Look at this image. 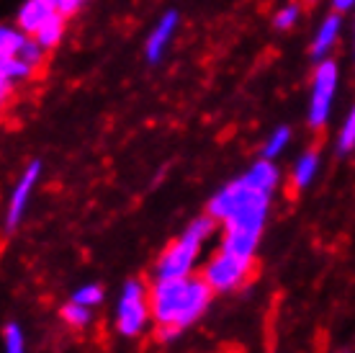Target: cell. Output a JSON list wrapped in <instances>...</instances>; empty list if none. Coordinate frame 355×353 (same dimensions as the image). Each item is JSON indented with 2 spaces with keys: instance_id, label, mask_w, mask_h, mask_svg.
Masks as SVG:
<instances>
[{
  "instance_id": "obj_1",
  "label": "cell",
  "mask_w": 355,
  "mask_h": 353,
  "mask_svg": "<svg viewBox=\"0 0 355 353\" xmlns=\"http://www.w3.org/2000/svg\"><path fill=\"white\" fill-rule=\"evenodd\" d=\"M270 199L273 194L252 183L245 173L222 186L211 196L209 214L216 222H224V253L240 258L245 263H252L255 247H258L268 212H270Z\"/></svg>"
},
{
  "instance_id": "obj_2",
  "label": "cell",
  "mask_w": 355,
  "mask_h": 353,
  "mask_svg": "<svg viewBox=\"0 0 355 353\" xmlns=\"http://www.w3.org/2000/svg\"><path fill=\"white\" fill-rule=\"evenodd\" d=\"M211 294L214 289L206 284V279L193 276L155 281L150 292L152 318L157 320V327H178L183 333L206 312Z\"/></svg>"
},
{
  "instance_id": "obj_3",
  "label": "cell",
  "mask_w": 355,
  "mask_h": 353,
  "mask_svg": "<svg viewBox=\"0 0 355 353\" xmlns=\"http://www.w3.org/2000/svg\"><path fill=\"white\" fill-rule=\"evenodd\" d=\"M214 227H216V220L211 214L206 217H198L186 227V232L173 243V245L165 250L155 265V281H165V279H183V276L191 274L196 258L201 253V245L211 238Z\"/></svg>"
},
{
  "instance_id": "obj_4",
  "label": "cell",
  "mask_w": 355,
  "mask_h": 353,
  "mask_svg": "<svg viewBox=\"0 0 355 353\" xmlns=\"http://www.w3.org/2000/svg\"><path fill=\"white\" fill-rule=\"evenodd\" d=\"M340 85V65L332 57L314 65L309 85V106H306V124L311 129H322L332 116L335 96Z\"/></svg>"
},
{
  "instance_id": "obj_5",
  "label": "cell",
  "mask_w": 355,
  "mask_h": 353,
  "mask_svg": "<svg viewBox=\"0 0 355 353\" xmlns=\"http://www.w3.org/2000/svg\"><path fill=\"white\" fill-rule=\"evenodd\" d=\"M150 315L152 309L150 299L144 294V286L134 279L126 281L124 289H121V297H119V304H116V330L126 338L137 336V333H142Z\"/></svg>"
},
{
  "instance_id": "obj_6",
  "label": "cell",
  "mask_w": 355,
  "mask_h": 353,
  "mask_svg": "<svg viewBox=\"0 0 355 353\" xmlns=\"http://www.w3.org/2000/svg\"><path fill=\"white\" fill-rule=\"evenodd\" d=\"M248 271H250V263H245V261H240V258H234L222 250L216 258H211V263L206 265L204 279L214 289V294H224L237 289L245 281Z\"/></svg>"
},
{
  "instance_id": "obj_7",
  "label": "cell",
  "mask_w": 355,
  "mask_h": 353,
  "mask_svg": "<svg viewBox=\"0 0 355 353\" xmlns=\"http://www.w3.org/2000/svg\"><path fill=\"white\" fill-rule=\"evenodd\" d=\"M39 178H42V163H39V160H31V163L26 165V170L18 176L13 191H10L8 212H6V230L8 232L16 230L18 224H21V220H24V212H26L28 199H31V194H34Z\"/></svg>"
},
{
  "instance_id": "obj_8",
  "label": "cell",
  "mask_w": 355,
  "mask_h": 353,
  "mask_svg": "<svg viewBox=\"0 0 355 353\" xmlns=\"http://www.w3.org/2000/svg\"><path fill=\"white\" fill-rule=\"evenodd\" d=\"M178 26H180V13L170 8V10H165V13L157 18V24L150 28V34L144 39V60L150 62V65H160L162 62V57L168 54L173 39H175Z\"/></svg>"
},
{
  "instance_id": "obj_9",
  "label": "cell",
  "mask_w": 355,
  "mask_h": 353,
  "mask_svg": "<svg viewBox=\"0 0 355 353\" xmlns=\"http://www.w3.org/2000/svg\"><path fill=\"white\" fill-rule=\"evenodd\" d=\"M340 36H343V13H327V16L322 18V24L317 26L314 36H311L309 42V57L314 62H322L327 60L332 49L338 47Z\"/></svg>"
},
{
  "instance_id": "obj_10",
  "label": "cell",
  "mask_w": 355,
  "mask_h": 353,
  "mask_svg": "<svg viewBox=\"0 0 355 353\" xmlns=\"http://www.w3.org/2000/svg\"><path fill=\"white\" fill-rule=\"evenodd\" d=\"M36 67L21 57H0V96L3 101L10 96V90L34 78Z\"/></svg>"
},
{
  "instance_id": "obj_11",
  "label": "cell",
  "mask_w": 355,
  "mask_h": 353,
  "mask_svg": "<svg viewBox=\"0 0 355 353\" xmlns=\"http://www.w3.org/2000/svg\"><path fill=\"white\" fill-rule=\"evenodd\" d=\"M54 13V6L46 3V0H24L16 8V16H13V24L18 28H24L26 34L34 36L39 28L44 26V21Z\"/></svg>"
},
{
  "instance_id": "obj_12",
  "label": "cell",
  "mask_w": 355,
  "mask_h": 353,
  "mask_svg": "<svg viewBox=\"0 0 355 353\" xmlns=\"http://www.w3.org/2000/svg\"><path fill=\"white\" fill-rule=\"evenodd\" d=\"M320 173V152L317 150H304L291 168V181L296 188H306Z\"/></svg>"
},
{
  "instance_id": "obj_13",
  "label": "cell",
  "mask_w": 355,
  "mask_h": 353,
  "mask_svg": "<svg viewBox=\"0 0 355 353\" xmlns=\"http://www.w3.org/2000/svg\"><path fill=\"white\" fill-rule=\"evenodd\" d=\"M64 31H67V18H64L62 13H57V10H54L52 16L44 21V26L34 34V39L44 47L46 52H54V49L60 47V42L64 39Z\"/></svg>"
},
{
  "instance_id": "obj_14",
  "label": "cell",
  "mask_w": 355,
  "mask_h": 353,
  "mask_svg": "<svg viewBox=\"0 0 355 353\" xmlns=\"http://www.w3.org/2000/svg\"><path fill=\"white\" fill-rule=\"evenodd\" d=\"M28 36L24 28H18L16 24H6L0 28V57H18L21 49L26 47Z\"/></svg>"
},
{
  "instance_id": "obj_15",
  "label": "cell",
  "mask_w": 355,
  "mask_h": 353,
  "mask_svg": "<svg viewBox=\"0 0 355 353\" xmlns=\"http://www.w3.org/2000/svg\"><path fill=\"white\" fill-rule=\"evenodd\" d=\"M291 140H293L291 126H286V124H281V126H275L273 132L268 134L266 145H263V158H268V160L281 158V155L286 152V147L291 145Z\"/></svg>"
},
{
  "instance_id": "obj_16",
  "label": "cell",
  "mask_w": 355,
  "mask_h": 353,
  "mask_svg": "<svg viewBox=\"0 0 355 353\" xmlns=\"http://www.w3.org/2000/svg\"><path fill=\"white\" fill-rule=\"evenodd\" d=\"M299 21H302V3H299V0L284 3V6L273 13V26L278 28V31H291Z\"/></svg>"
},
{
  "instance_id": "obj_17",
  "label": "cell",
  "mask_w": 355,
  "mask_h": 353,
  "mask_svg": "<svg viewBox=\"0 0 355 353\" xmlns=\"http://www.w3.org/2000/svg\"><path fill=\"white\" fill-rule=\"evenodd\" d=\"M338 155H347V152L355 150V104L350 106V111L343 119V126L338 132Z\"/></svg>"
},
{
  "instance_id": "obj_18",
  "label": "cell",
  "mask_w": 355,
  "mask_h": 353,
  "mask_svg": "<svg viewBox=\"0 0 355 353\" xmlns=\"http://www.w3.org/2000/svg\"><path fill=\"white\" fill-rule=\"evenodd\" d=\"M62 318L67 325L72 327H85L90 322V307H85V304H78V302H67L62 307Z\"/></svg>"
},
{
  "instance_id": "obj_19",
  "label": "cell",
  "mask_w": 355,
  "mask_h": 353,
  "mask_svg": "<svg viewBox=\"0 0 355 353\" xmlns=\"http://www.w3.org/2000/svg\"><path fill=\"white\" fill-rule=\"evenodd\" d=\"M70 299L78 302V304H85V307H96V304L103 302V286L101 284H85V286H80L78 292L72 294Z\"/></svg>"
},
{
  "instance_id": "obj_20",
  "label": "cell",
  "mask_w": 355,
  "mask_h": 353,
  "mask_svg": "<svg viewBox=\"0 0 355 353\" xmlns=\"http://www.w3.org/2000/svg\"><path fill=\"white\" fill-rule=\"evenodd\" d=\"M3 345H6V353H26V340H24V333H21V327L16 322L6 325Z\"/></svg>"
},
{
  "instance_id": "obj_21",
  "label": "cell",
  "mask_w": 355,
  "mask_h": 353,
  "mask_svg": "<svg viewBox=\"0 0 355 353\" xmlns=\"http://www.w3.org/2000/svg\"><path fill=\"white\" fill-rule=\"evenodd\" d=\"M88 0H57V13H62L64 18H72V16H78L83 10V6H85Z\"/></svg>"
},
{
  "instance_id": "obj_22",
  "label": "cell",
  "mask_w": 355,
  "mask_h": 353,
  "mask_svg": "<svg viewBox=\"0 0 355 353\" xmlns=\"http://www.w3.org/2000/svg\"><path fill=\"white\" fill-rule=\"evenodd\" d=\"M329 6H332V10L335 13H350V10H355V0H329Z\"/></svg>"
},
{
  "instance_id": "obj_23",
  "label": "cell",
  "mask_w": 355,
  "mask_h": 353,
  "mask_svg": "<svg viewBox=\"0 0 355 353\" xmlns=\"http://www.w3.org/2000/svg\"><path fill=\"white\" fill-rule=\"evenodd\" d=\"M350 52H353V65H355V18H353V31H350Z\"/></svg>"
},
{
  "instance_id": "obj_24",
  "label": "cell",
  "mask_w": 355,
  "mask_h": 353,
  "mask_svg": "<svg viewBox=\"0 0 355 353\" xmlns=\"http://www.w3.org/2000/svg\"><path fill=\"white\" fill-rule=\"evenodd\" d=\"M299 3H302V6H317L320 0H299Z\"/></svg>"
},
{
  "instance_id": "obj_25",
  "label": "cell",
  "mask_w": 355,
  "mask_h": 353,
  "mask_svg": "<svg viewBox=\"0 0 355 353\" xmlns=\"http://www.w3.org/2000/svg\"><path fill=\"white\" fill-rule=\"evenodd\" d=\"M46 3H52V6H57V0H46ZM54 10H57V8H54Z\"/></svg>"
}]
</instances>
